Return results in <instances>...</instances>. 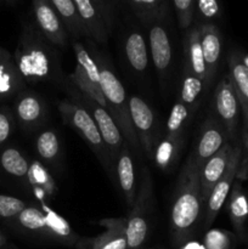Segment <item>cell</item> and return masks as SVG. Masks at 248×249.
Instances as JSON below:
<instances>
[{"label":"cell","instance_id":"16","mask_svg":"<svg viewBox=\"0 0 248 249\" xmlns=\"http://www.w3.org/2000/svg\"><path fill=\"white\" fill-rule=\"evenodd\" d=\"M105 231L99 236L80 238L78 249H128L125 233V218H106L97 221Z\"/></svg>","mask_w":248,"mask_h":249},{"label":"cell","instance_id":"30","mask_svg":"<svg viewBox=\"0 0 248 249\" xmlns=\"http://www.w3.org/2000/svg\"><path fill=\"white\" fill-rule=\"evenodd\" d=\"M134 14L145 24L150 26L157 21H163L167 14L165 0H126Z\"/></svg>","mask_w":248,"mask_h":249},{"label":"cell","instance_id":"39","mask_svg":"<svg viewBox=\"0 0 248 249\" xmlns=\"http://www.w3.org/2000/svg\"><path fill=\"white\" fill-rule=\"evenodd\" d=\"M242 157H241L240 165H238L236 179L240 181H248V121L242 125Z\"/></svg>","mask_w":248,"mask_h":249},{"label":"cell","instance_id":"43","mask_svg":"<svg viewBox=\"0 0 248 249\" xmlns=\"http://www.w3.org/2000/svg\"><path fill=\"white\" fill-rule=\"evenodd\" d=\"M9 1H12V0H9Z\"/></svg>","mask_w":248,"mask_h":249},{"label":"cell","instance_id":"13","mask_svg":"<svg viewBox=\"0 0 248 249\" xmlns=\"http://www.w3.org/2000/svg\"><path fill=\"white\" fill-rule=\"evenodd\" d=\"M230 142L223 124L216 119L214 114H209L204 119L197 138L196 146L190 155L199 168L215 155L225 143Z\"/></svg>","mask_w":248,"mask_h":249},{"label":"cell","instance_id":"40","mask_svg":"<svg viewBox=\"0 0 248 249\" xmlns=\"http://www.w3.org/2000/svg\"><path fill=\"white\" fill-rule=\"evenodd\" d=\"M181 249H204V246L199 245V243L197 242H194V241H192V242L189 241V242H186L185 245H182Z\"/></svg>","mask_w":248,"mask_h":249},{"label":"cell","instance_id":"20","mask_svg":"<svg viewBox=\"0 0 248 249\" xmlns=\"http://www.w3.org/2000/svg\"><path fill=\"white\" fill-rule=\"evenodd\" d=\"M235 143L228 142L218 151L214 156H212L208 160L204 162V164L199 170V184H201L202 197L204 202L208 198L209 194L215 186L216 182L220 180L223 174L228 168L229 160H230L231 153Z\"/></svg>","mask_w":248,"mask_h":249},{"label":"cell","instance_id":"11","mask_svg":"<svg viewBox=\"0 0 248 249\" xmlns=\"http://www.w3.org/2000/svg\"><path fill=\"white\" fill-rule=\"evenodd\" d=\"M12 111L17 123L24 131L36 130L48 119V104L45 99L27 88L14 99Z\"/></svg>","mask_w":248,"mask_h":249},{"label":"cell","instance_id":"1","mask_svg":"<svg viewBox=\"0 0 248 249\" xmlns=\"http://www.w3.org/2000/svg\"><path fill=\"white\" fill-rule=\"evenodd\" d=\"M15 62L27 85L62 82L61 53L35 24H24L14 53Z\"/></svg>","mask_w":248,"mask_h":249},{"label":"cell","instance_id":"35","mask_svg":"<svg viewBox=\"0 0 248 249\" xmlns=\"http://www.w3.org/2000/svg\"><path fill=\"white\" fill-rule=\"evenodd\" d=\"M27 206L28 204L22 199L12 196H6V195H0V218L12 220Z\"/></svg>","mask_w":248,"mask_h":249},{"label":"cell","instance_id":"37","mask_svg":"<svg viewBox=\"0 0 248 249\" xmlns=\"http://www.w3.org/2000/svg\"><path fill=\"white\" fill-rule=\"evenodd\" d=\"M16 118L14 111L7 107H0V146L5 145L14 134Z\"/></svg>","mask_w":248,"mask_h":249},{"label":"cell","instance_id":"26","mask_svg":"<svg viewBox=\"0 0 248 249\" xmlns=\"http://www.w3.org/2000/svg\"><path fill=\"white\" fill-rule=\"evenodd\" d=\"M228 213L236 233L243 235L248 224V197L242 181L236 179L228 197Z\"/></svg>","mask_w":248,"mask_h":249},{"label":"cell","instance_id":"2","mask_svg":"<svg viewBox=\"0 0 248 249\" xmlns=\"http://www.w3.org/2000/svg\"><path fill=\"white\" fill-rule=\"evenodd\" d=\"M199 170L190 155L177 180L170 208V235L177 246L189 242L203 220L206 202L202 197Z\"/></svg>","mask_w":248,"mask_h":249},{"label":"cell","instance_id":"19","mask_svg":"<svg viewBox=\"0 0 248 249\" xmlns=\"http://www.w3.org/2000/svg\"><path fill=\"white\" fill-rule=\"evenodd\" d=\"M116 180L126 206L131 207L138 194L136 173L130 146L124 143L116 158Z\"/></svg>","mask_w":248,"mask_h":249},{"label":"cell","instance_id":"6","mask_svg":"<svg viewBox=\"0 0 248 249\" xmlns=\"http://www.w3.org/2000/svg\"><path fill=\"white\" fill-rule=\"evenodd\" d=\"M153 180L147 168H142L134 204L125 218L128 249H140L148 233V218L153 211Z\"/></svg>","mask_w":248,"mask_h":249},{"label":"cell","instance_id":"31","mask_svg":"<svg viewBox=\"0 0 248 249\" xmlns=\"http://www.w3.org/2000/svg\"><path fill=\"white\" fill-rule=\"evenodd\" d=\"M72 48L75 55V67L79 68L80 72L90 80L94 85L100 87V70L94 55L89 53L87 48L80 41L73 40Z\"/></svg>","mask_w":248,"mask_h":249},{"label":"cell","instance_id":"23","mask_svg":"<svg viewBox=\"0 0 248 249\" xmlns=\"http://www.w3.org/2000/svg\"><path fill=\"white\" fill-rule=\"evenodd\" d=\"M184 71L191 73L195 77L203 80L207 89L209 88L207 80V68L202 53L201 40H199V24L190 27L184 40Z\"/></svg>","mask_w":248,"mask_h":249},{"label":"cell","instance_id":"29","mask_svg":"<svg viewBox=\"0 0 248 249\" xmlns=\"http://www.w3.org/2000/svg\"><path fill=\"white\" fill-rule=\"evenodd\" d=\"M182 141H184V138H174L167 134L159 138L152 158L157 168H159L160 170H167L174 164L177 158L179 157Z\"/></svg>","mask_w":248,"mask_h":249},{"label":"cell","instance_id":"42","mask_svg":"<svg viewBox=\"0 0 248 249\" xmlns=\"http://www.w3.org/2000/svg\"><path fill=\"white\" fill-rule=\"evenodd\" d=\"M6 241H7L6 236H5L2 232H0V248H1L5 243H6Z\"/></svg>","mask_w":248,"mask_h":249},{"label":"cell","instance_id":"24","mask_svg":"<svg viewBox=\"0 0 248 249\" xmlns=\"http://www.w3.org/2000/svg\"><path fill=\"white\" fill-rule=\"evenodd\" d=\"M228 77L240 101L245 123L248 121V68L242 62L240 51H230L228 55Z\"/></svg>","mask_w":248,"mask_h":249},{"label":"cell","instance_id":"36","mask_svg":"<svg viewBox=\"0 0 248 249\" xmlns=\"http://www.w3.org/2000/svg\"><path fill=\"white\" fill-rule=\"evenodd\" d=\"M180 28L189 29L192 24L195 0H173Z\"/></svg>","mask_w":248,"mask_h":249},{"label":"cell","instance_id":"4","mask_svg":"<svg viewBox=\"0 0 248 249\" xmlns=\"http://www.w3.org/2000/svg\"><path fill=\"white\" fill-rule=\"evenodd\" d=\"M94 57L96 60L97 66H99L100 87H101L102 94L106 100L107 106H108L109 113L121 129L125 142L138 155H140L142 150H141L139 139L136 136L135 130H134L133 124H131L128 94H126L119 78L117 77L112 66L105 58V56L102 53H96V55H94Z\"/></svg>","mask_w":248,"mask_h":249},{"label":"cell","instance_id":"34","mask_svg":"<svg viewBox=\"0 0 248 249\" xmlns=\"http://www.w3.org/2000/svg\"><path fill=\"white\" fill-rule=\"evenodd\" d=\"M203 246L206 249H231L232 236L225 230L212 229L204 235Z\"/></svg>","mask_w":248,"mask_h":249},{"label":"cell","instance_id":"15","mask_svg":"<svg viewBox=\"0 0 248 249\" xmlns=\"http://www.w3.org/2000/svg\"><path fill=\"white\" fill-rule=\"evenodd\" d=\"M148 48L151 51L153 66L162 87L167 84L172 70V43L169 34L162 21L153 22L148 28Z\"/></svg>","mask_w":248,"mask_h":249},{"label":"cell","instance_id":"44","mask_svg":"<svg viewBox=\"0 0 248 249\" xmlns=\"http://www.w3.org/2000/svg\"><path fill=\"white\" fill-rule=\"evenodd\" d=\"M204 249H206V248H204Z\"/></svg>","mask_w":248,"mask_h":249},{"label":"cell","instance_id":"17","mask_svg":"<svg viewBox=\"0 0 248 249\" xmlns=\"http://www.w3.org/2000/svg\"><path fill=\"white\" fill-rule=\"evenodd\" d=\"M199 40L207 68V80L211 87L219 68L223 50V38L218 27L214 23L199 24Z\"/></svg>","mask_w":248,"mask_h":249},{"label":"cell","instance_id":"28","mask_svg":"<svg viewBox=\"0 0 248 249\" xmlns=\"http://www.w3.org/2000/svg\"><path fill=\"white\" fill-rule=\"evenodd\" d=\"M29 165L31 160L17 147L9 146L0 151V168L9 177L17 180H26Z\"/></svg>","mask_w":248,"mask_h":249},{"label":"cell","instance_id":"32","mask_svg":"<svg viewBox=\"0 0 248 249\" xmlns=\"http://www.w3.org/2000/svg\"><path fill=\"white\" fill-rule=\"evenodd\" d=\"M206 89L207 87L203 80H201L199 78L192 75L191 73L182 70V79L181 88H180L179 101H181L190 109V112L194 108H196L199 97H201L202 92Z\"/></svg>","mask_w":248,"mask_h":249},{"label":"cell","instance_id":"22","mask_svg":"<svg viewBox=\"0 0 248 249\" xmlns=\"http://www.w3.org/2000/svg\"><path fill=\"white\" fill-rule=\"evenodd\" d=\"M38 160L50 169L58 172L62 167V147L58 133L53 128H45L36 135L34 141Z\"/></svg>","mask_w":248,"mask_h":249},{"label":"cell","instance_id":"41","mask_svg":"<svg viewBox=\"0 0 248 249\" xmlns=\"http://www.w3.org/2000/svg\"><path fill=\"white\" fill-rule=\"evenodd\" d=\"M241 58H242V62L245 63L246 67L248 68V53H241Z\"/></svg>","mask_w":248,"mask_h":249},{"label":"cell","instance_id":"27","mask_svg":"<svg viewBox=\"0 0 248 249\" xmlns=\"http://www.w3.org/2000/svg\"><path fill=\"white\" fill-rule=\"evenodd\" d=\"M50 2L58 14L60 18L62 19L63 24L67 28L68 34L74 40H78V39L83 38V36L84 38H90L87 28H85L82 19H80L78 10L73 0H50Z\"/></svg>","mask_w":248,"mask_h":249},{"label":"cell","instance_id":"25","mask_svg":"<svg viewBox=\"0 0 248 249\" xmlns=\"http://www.w3.org/2000/svg\"><path fill=\"white\" fill-rule=\"evenodd\" d=\"M126 62L134 72L142 74L148 67V45L145 36L138 29L129 32L124 40Z\"/></svg>","mask_w":248,"mask_h":249},{"label":"cell","instance_id":"33","mask_svg":"<svg viewBox=\"0 0 248 249\" xmlns=\"http://www.w3.org/2000/svg\"><path fill=\"white\" fill-rule=\"evenodd\" d=\"M190 117V109L177 100L170 109L169 117L167 121L165 134L174 138H184V131L186 128L187 119Z\"/></svg>","mask_w":248,"mask_h":249},{"label":"cell","instance_id":"5","mask_svg":"<svg viewBox=\"0 0 248 249\" xmlns=\"http://www.w3.org/2000/svg\"><path fill=\"white\" fill-rule=\"evenodd\" d=\"M58 112L63 123L77 131L80 138L88 143L90 150L95 153L99 162L107 172V175L112 180H116V163L109 155L108 148L91 113L82 104L72 99L58 102Z\"/></svg>","mask_w":248,"mask_h":249},{"label":"cell","instance_id":"7","mask_svg":"<svg viewBox=\"0 0 248 249\" xmlns=\"http://www.w3.org/2000/svg\"><path fill=\"white\" fill-rule=\"evenodd\" d=\"M72 88L73 89L70 90L71 99L75 100L79 104H82L91 113L92 118L96 122L100 134H101L102 139H104L105 143H106L107 148H108L109 155H111L112 160L116 163L117 156H118L119 151H121V148L125 143V140H124V136L122 134L121 129L117 125L116 121L111 116V113L105 107L100 106L96 101L83 95L73 85Z\"/></svg>","mask_w":248,"mask_h":249},{"label":"cell","instance_id":"8","mask_svg":"<svg viewBox=\"0 0 248 249\" xmlns=\"http://www.w3.org/2000/svg\"><path fill=\"white\" fill-rule=\"evenodd\" d=\"M129 112L141 150L148 158L152 160L155 147L159 140L155 112L150 105L139 95L129 96Z\"/></svg>","mask_w":248,"mask_h":249},{"label":"cell","instance_id":"18","mask_svg":"<svg viewBox=\"0 0 248 249\" xmlns=\"http://www.w3.org/2000/svg\"><path fill=\"white\" fill-rule=\"evenodd\" d=\"M26 181L39 204H49L57 195V184L50 169L39 160H31Z\"/></svg>","mask_w":248,"mask_h":249},{"label":"cell","instance_id":"3","mask_svg":"<svg viewBox=\"0 0 248 249\" xmlns=\"http://www.w3.org/2000/svg\"><path fill=\"white\" fill-rule=\"evenodd\" d=\"M12 221L19 230L29 235L62 245L77 246L80 240L70 223L46 203L27 206Z\"/></svg>","mask_w":248,"mask_h":249},{"label":"cell","instance_id":"9","mask_svg":"<svg viewBox=\"0 0 248 249\" xmlns=\"http://www.w3.org/2000/svg\"><path fill=\"white\" fill-rule=\"evenodd\" d=\"M213 107V114L225 128L229 141H235L237 138L238 122L242 111H241L238 97L228 74L224 75L216 85L214 91Z\"/></svg>","mask_w":248,"mask_h":249},{"label":"cell","instance_id":"21","mask_svg":"<svg viewBox=\"0 0 248 249\" xmlns=\"http://www.w3.org/2000/svg\"><path fill=\"white\" fill-rule=\"evenodd\" d=\"M26 87L14 55L0 46V101L15 99Z\"/></svg>","mask_w":248,"mask_h":249},{"label":"cell","instance_id":"10","mask_svg":"<svg viewBox=\"0 0 248 249\" xmlns=\"http://www.w3.org/2000/svg\"><path fill=\"white\" fill-rule=\"evenodd\" d=\"M241 157H242V147H241V143H235L225 173L220 178V180L216 182L215 186L213 187V190L209 194L208 198H207L206 204H204L203 220H202L203 221L204 229L211 228L212 224L214 223L215 218L218 216L219 212L221 211L223 206L225 204L229 194L231 191V187H232L233 182L236 180Z\"/></svg>","mask_w":248,"mask_h":249},{"label":"cell","instance_id":"38","mask_svg":"<svg viewBox=\"0 0 248 249\" xmlns=\"http://www.w3.org/2000/svg\"><path fill=\"white\" fill-rule=\"evenodd\" d=\"M195 7L198 11L203 23H213L220 16V5L218 0H195Z\"/></svg>","mask_w":248,"mask_h":249},{"label":"cell","instance_id":"14","mask_svg":"<svg viewBox=\"0 0 248 249\" xmlns=\"http://www.w3.org/2000/svg\"><path fill=\"white\" fill-rule=\"evenodd\" d=\"M33 12L40 33L56 48H67L70 34L50 0H33Z\"/></svg>","mask_w":248,"mask_h":249},{"label":"cell","instance_id":"12","mask_svg":"<svg viewBox=\"0 0 248 249\" xmlns=\"http://www.w3.org/2000/svg\"><path fill=\"white\" fill-rule=\"evenodd\" d=\"M80 19L89 33L90 39L99 44L108 40L111 18L106 4L102 0H73Z\"/></svg>","mask_w":248,"mask_h":249}]
</instances>
